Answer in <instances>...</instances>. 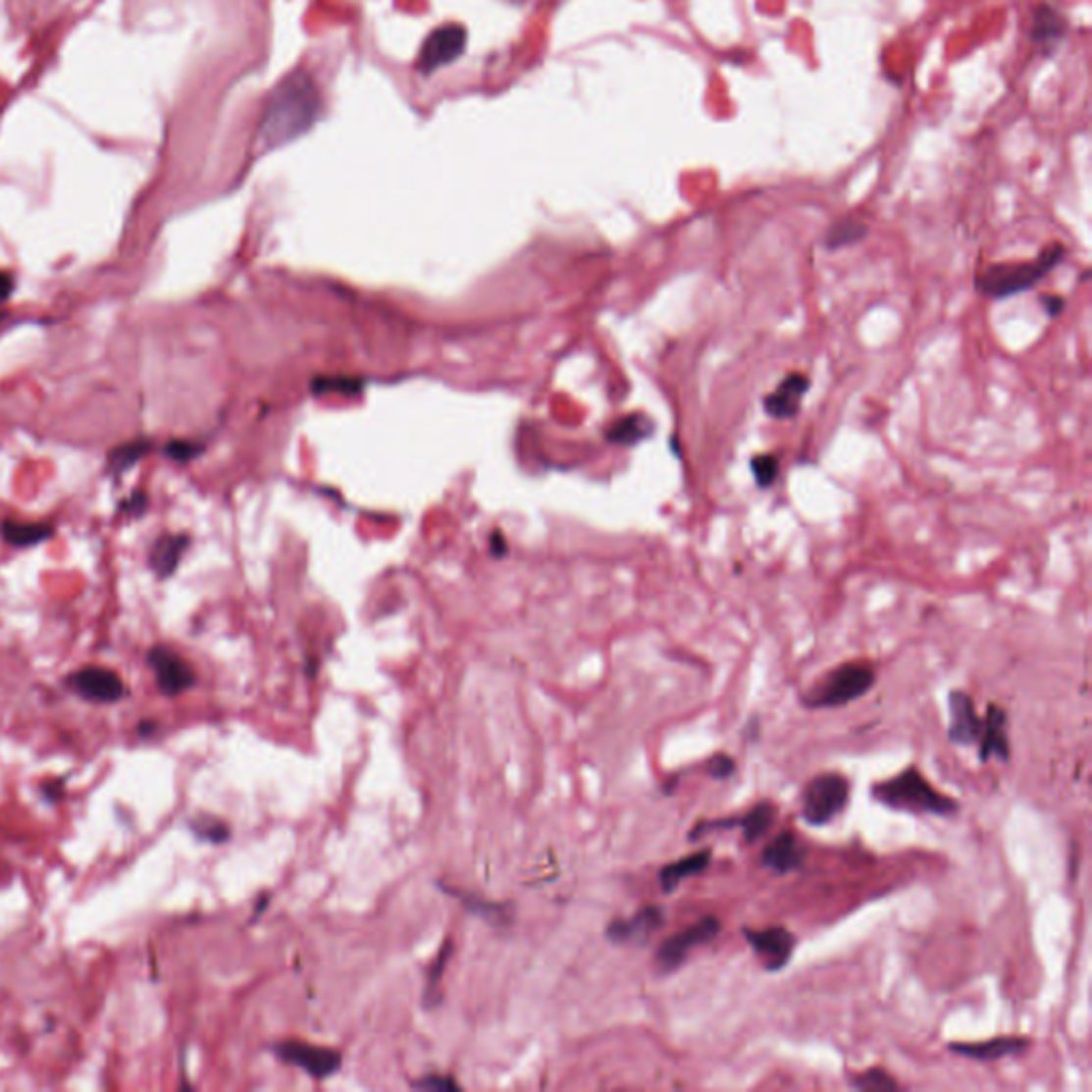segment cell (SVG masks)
Masks as SVG:
<instances>
[{
  "label": "cell",
  "mask_w": 1092,
  "mask_h": 1092,
  "mask_svg": "<svg viewBox=\"0 0 1092 1092\" xmlns=\"http://www.w3.org/2000/svg\"><path fill=\"white\" fill-rule=\"evenodd\" d=\"M448 950H450V943H446L442 952L438 954V964L432 968V973H429V984L425 990V1003L432 1005V997L438 992V984H440V977H442V968L448 962Z\"/></svg>",
  "instance_id": "cell-33"
},
{
  "label": "cell",
  "mask_w": 1092,
  "mask_h": 1092,
  "mask_svg": "<svg viewBox=\"0 0 1092 1092\" xmlns=\"http://www.w3.org/2000/svg\"><path fill=\"white\" fill-rule=\"evenodd\" d=\"M192 830L199 839H205L210 843H225L229 839V826L225 821H220L216 817H199L192 821Z\"/></svg>",
  "instance_id": "cell-27"
},
{
  "label": "cell",
  "mask_w": 1092,
  "mask_h": 1092,
  "mask_svg": "<svg viewBox=\"0 0 1092 1092\" xmlns=\"http://www.w3.org/2000/svg\"><path fill=\"white\" fill-rule=\"evenodd\" d=\"M803 862H805V848L801 845L799 837L790 830L779 832L777 837L766 845L762 858H759V864L772 870L775 875H785V873H792V870H799Z\"/></svg>",
  "instance_id": "cell-16"
},
{
  "label": "cell",
  "mask_w": 1092,
  "mask_h": 1092,
  "mask_svg": "<svg viewBox=\"0 0 1092 1092\" xmlns=\"http://www.w3.org/2000/svg\"><path fill=\"white\" fill-rule=\"evenodd\" d=\"M147 664H150L156 677V687L161 690V694L169 698L188 692L196 683V674L192 666L169 647L163 645L152 647L150 651H147Z\"/></svg>",
  "instance_id": "cell-9"
},
{
  "label": "cell",
  "mask_w": 1092,
  "mask_h": 1092,
  "mask_svg": "<svg viewBox=\"0 0 1092 1092\" xmlns=\"http://www.w3.org/2000/svg\"><path fill=\"white\" fill-rule=\"evenodd\" d=\"M850 781L841 772H821L805 785L801 817L808 826H826L850 803Z\"/></svg>",
  "instance_id": "cell-4"
},
{
  "label": "cell",
  "mask_w": 1092,
  "mask_h": 1092,
  "mask_svg": "<svg viewBox=\"0 0 1092 1092\" xmlns=\"http://www.w3.org/2000/svg\"><path fill=\"white\" fill-rule=\"evenodd\" d=\"M719 932H721V922L715 915H704L701 919H696L692 926L674 932L672 937L659 943V948L655 952L657 971L661 975L674 973L687 962L692 950L708 946L710 941L717 939Z\"/></svg>",
  "instance_id": "cell-5"
},
{
  "label": "cell",
  "mask_w": 1092,
  "mask_h": 1092,
  "mask_svg": "<svg viewBox=\"0 0 1092 1092\" xmlns=\"http://www.w3.org/2000/svg\"><path fill=\"white\" fill-rule=\"evenodd\" d=\"M850 1084L856 1090H864V1092H894V1090H901V1084L894 1079L888 1071L879 1069V1066H870V1069H864L860 1073H854L850 1077Z\"/></svg>",
  "instance_id": "cell-24"
},
{
  "label": "cell",
  "mask_w": 1092,
  "mask_h": 1092,
  "mask_svg": "<svg viewBox=\"0 0 1092 1092\" xmlns=\"http://www.w3.org/2000/svg\"><path fill=\"white\" fill-rule=\"evenodd\" d=\"M0 536H3L5 543L11 546L28 548V546L47 543V540L54 536V525L5 519L0 523Z\"/></svg>",
  "instance_id": "cell-19"
},
{
  "label": "cell",
  "mask_w": 1092,
  "mask_h": 1092,
  "mask_svg": "<svg viewBox=\"0 0 1092 1092\" xmlns=\"http://www.w3.org/2000/svg\"><path fill=\"white\" fill-rule=\"evenodd\" d=\"M743 937L768 973H779L781 968L788 966L796 943H799L794 932L783 926H768L762 930L743 928Z\"/></svg>",
  "instance_id": "cell-7"
},
{
  "label": "cell",
  "mask_w": 1092,
  "mask_h": 1092,
  "mask_svg": "<svg viewBox=\"0 0 1092 1092\" xmlns=\"http://www.w3.org/2000/svg\"><path fill=\"white\" fill-rule=\"evenodd\" d=\"M190 540L186 536H176V534H165L161 536L154 543L152 550H150V568L154 570V574L158 579H167L176 572L178 563L183 555V550H186Z\"/></svg>",
  "instance_id": "cell-18"
},
{
  "label": "cell",
  "mask_w": 1092,
  "mask_h": 1092,
  "mask_svg": "<svg viewBox=\"0 0 1092 1092\" xmlns=\"http://www.w3.org/2000/svg\"><path fill=\"white\" fill-rule=\"evenodd\" d=\"M875 670L860 661H848L839 668L830 670L824 679L817 681L811 690L801 696V702L806 708H839L856 702L873 690Z\"/></svg>",
  "instance_id": "cell-3"
},
{
  "label": "cell",
  "mask_w": 1092,
  "mask_h": 1092,
  "mask_svg": "<svg viewBox=\"0 0 1092 1092\" xmlns=\"http://www.w3.org/2000/svg\"><path fill=\"white\" fill-rule=\"evenodd\" d=\"M1037 28H1035V36L1037 39H1048V36H1059L1061 34V18L1057 14H1052L1048 7H1044L1039 11L1037 16Z\"/></svg>",
  "instance_id": "cell-31"
},
{
  "label": "cell",
  "mask_w": 1092,
  "mask_h": 1092,
  "mask_svg": "<svg viewBox=\"0 0 1092 1092\" xmlns=\"http://www.w3.org/2000/svg\"><path fill=\"white\" fill-rule=\"evenodd\" d=\"M276 1057L292 1066H299L301 1071L308 1073L314 1079H327L336 1075L341 1066V1054L331 1048L310 1046L303 1041H280L274 1046Z\"/></svg>",
  "instance_id": "cell-8"
},
{
  "label": "cell",
  "mask_w": 1092,
  "mask_h": 1092,
  "mask_svg": "<svg viewBox=\"0 0 1092 1092\" xmlns=\"http://www.w3.org/2000/svg\"><path fill=\"white\" fill-rule=\"evenodd\" d=\"M979 759L990 762H1008L1010 759V739H1008V713L999 704H988L986 717L981 719L979 734Z\"/></svg>",
  "instance_id": "cell-15"
},
{
  "label": "cell",
  "mask_w": 1092,
  "mask_h": 1092,
  "mask_svg": "<svg viewBox=\"0 0 1092 1092\" xmlns=\"http://www.w3.org/2000/svg\"><path fill=\"white\" fill-rule=\"evenodd\" d=\"M736 770V762L728 755V754H715L710 755L706 762H704V772L708 777H713L717 781H726L734 775Z\"/></svg>",
  "instance_id": "cell-29"
},
{
  "label": "cell",
  "mask_w": 1092,
  "mask_h": 1092,
  "mask_svg": "<svg viewBox=\"0 0 1092 1092\" xmlns=\"http://www.w3.org/2000/svg\"><path fill=\"white\" fill-rule=\"evenodd\" d=\"M950 730L948 736L954 745L971 747L979 741L981 717L977 715L973 698L962 690H952L948 696Z\"/></svg>",
  "instance_id": "cell-12"
},
{
  "label": "cell",
  "mask_w": 1092,
  "mask_h": 1092,
  "mask_svg": "<svg viewBox=\"0 0 1092 1092\" xmlns=\"http://www.w3.org/2000/svg\"><path fill=\"white\" fill-rule=\"evenodd\" d=\"M14 288H16L14 276L0 269V301H7L11 294H14Z\"/></svg>",
  "instance_id": "cell-35"
},
{
  "label": "cell",
  "mask_w": 1092,
  "mask_h": 1092,
  "mask_svg": "<svg viewBox=\"0 0 1092 1092\" xmlns=\"http://www.w3.org/2000/svg\"><path fill=\"white\" fill-rule=\"evenodd\" d=\"M1039 303L1044 305V310L1048 312L1050 318H1059L1065 312V305H1066L1065 297H1061V294H1041Z\"/></svg>",
  "instance_id": "cell-34"
},
{
  "label": "cell",
  "mask_w": 1092,
  "mask_h": 1092,
  "mask_svg": "<svg viewBox=\"0 0 1092 1092\" xmlns=\"http://www.w3.org/2000/svg\"><path fill=\"white\" fill-rule=\"evenodd\" d=\"M866 235H868V227L864 223H860V220L845 218L828 229L824 245L828 250H841V248H848V245L862 241Z\"/></svg>",
  "instance_id": "cell-22"
},
{
  "label": "cell",
  "mask_w": 1092,
  "mask_h": 1092,
  "mask_svg": "<svg viewBox=\"0 0 1092 1092\" xmlns=\"http://www.w3.org/2000/svg\"><path fill=\"white\" fill-rule=\"evenodd\" d=\"M67 687L88 702L112 704L125 696V681L120 674L103 666H83L67 677Z\"/></svg>",
  "instance_id": "cell-10"
},
{
  "label": "cell",
  "mask_w": 1092,
  "mask_h": 1092,
  "mask_svg": "<svg viewBox=\"0 0 1092 1092\" xmlns=\"http://www.w3.org/2000/svg\"><path fill=\"white\" fill-rule=\"evenodd\" d=\"M152 448H154V442L150 438L129 440V442H125V444H120L112 452H109L105 472L114 474V476L127 474L134 463H139L141 459L150 455Z\"/></svg>",
  "instance_id": "cell-20"
},
{
  "label": "cell",
  "mask_w": 1092,
  "mask_h": 1092,
  "mask_svg": "<svg viewBox=\"0 0 1092 1092\" xmlns=\"http://www.w3.org/2000/svg\"><path fill=\"white\" fill-rule=\"evenodd\" d=\"M412 1088L432 1090V1092H436V1090L450 1092V1090H459V1084L448 1075H425L423 1079H416V1082H412Z\"/></svg>",
  "instance_id": "cell-32"
},
{
  "label": "cell",
  "mask_w": 1092,
  "mask_h": 1092,
  "mask_svg": "<svg viewBox=\"0 0 1092 1092\" xmlns=\"http://www.w3.org/2000/svg\"><path fill=\"white\" fill-rule=\"evenodd\" d=\"M811 389V380L806 374L792 372L785 376L779 387L764 395V410L772 419H794L801 412V401Z\"/></svg>",
  "instance_id": "cell-14"
},
{
  "label": "cell",
  "mask_w": 1092,
  "mask_h": 1092,
  "mask_svg": "<svg viewBox=\"0 0 1092 1092\" xmlns=\"http://www.w3.org/2000/svg\"><path fill=\"white\" fill-rule=\"evenodd\" d=\"M666 913L661 907H643L641 911H636L632 917L615 919L606 928L608 941L617 943V946H628V943H647L655 932L664 926Z\"/></svg>",
  "instance_id": "cell-11"
},
{
  "label": "cell",
  "mask_w": 1092,
  "mask_h": 1092,
  "mask_svg": "<svg viewBox=\"0 0 1092 1092\" xmlns=\"http://www.w3.org/2000/svg\"><path fill=\"white\" fill-rule=\"evenodd\" d=\"M870 799L892 811L913 815L954 817L959 813V803L932 788V783L915 766L905 768L890 779L877 781L870 788Z\"/></svg>",
  "instance_id": "cell-1"
},
{
  "label": "cell",
  "mask_w": 1092,
  "mask_h": 1092,
  "mask_svg": "<svg viewBox=\"0 0 1092 1092\" xmlns=\"http://www.w3.org/2000/svg\"><path fill=\"white\" fill-rule=\"evenodd\" d=\"M1065 259V245L1052 243L1033 261L1024 263H995L975 276L973 285L979 294L988 299H1008L1014 294L1035 288L1041 280L1054 272Z\"/></svg>",
  "instance_id": "cell-2"
},
{
  "label": "cell",
  "mask_w": 1092,
  "mask_h": 1092,
  "mask_svg": "<svg viewBox=\"0 0 1092 1092\" xmlns=\"http://www.w3.org/2000/svg\"><path fill=\"white\" fill-rule=\"evenodd\" d=\"M775 817H777V808L770 801H762L759 805H755L750 811L743 813V815H734V817H721V819H704V821H698V824L692 828L690 832V841H698L706 837L708 832H715V830H730V828H741L743 830V837L747 843H757L762 837H766L768 830L775 824Z\"/></svg>",
  "instance_id": "cell-6"
},
{
  "label": "cell",
  "mask_w": 1092,
  "mask_h": 1092,
  "mask_svg": "<svg viewBox=\"0 0 1092 1092\" xmlns=\"http://www.w3.org/2000/svg\"><path fill=\"white\" fill-rule=\"evenodd\" d=\"M163 450H165L167 457L176 459V461H190L196 455H201L203 446L196 444V442H190V440H171V442H167Z\"/></svg>",
  "instance_id": "cell-30"
},
{
  "label": "cell",
  "mask_w": 1092,
  "mask_h": 1092,
  "mask_svg": "<svg viewBox=\"0 0 1092 1092\" xmlns=\"http://www.w3.org/2000/svg\"><path fill=\"white\" fill-rule=\"evenodd\" d=\"M446 892L450 894V897L459 899V901L463 903L465 910H470V911L476 913V915H483V917H489V919H497V922H508V915H506L508 907H506V905L489 903V901H483V899H476L474 894H465V892L452 890V888H450V890L446 888Z\"/></svg>",
  "instance_id": "cell-25"
},
{
  "label": "cell",
  "mask_w": 1092,
  "mask_h": 1092,
  "mask_svg": "<svg viewBox=\"0 0 1092 1092\" xmlns=\"http://www.w3.org/2000/svg\"><path fill=\"white\" fill-rule=\"evenodd\" d=\"M1030 1048V1039L1020 1035H1001L986 1041H966V1044H950V1052L977 1063H992L1008 1057H1020Z\"/></svg>",
  "instance_id": "cell-13"
},
{
  "label": "cell",
  "mask_w": 1092,
  "mask_h": 1092,
  "mask_svg": "<svg viewBox=\"0 0 1092 1092\" xmlns=\"http://www.w3.org/2000/svg\"><path fill=\"white\" fill-rule=\"evenodd\" d=\"M752 465V472L754 478L759 489H770L775 485L777 476H779V457L777 455H770V452H762V455H755L750 461Z\"/></svg>",
  "instance_id": "cell-26"
},
{
  "label": "cell",
  "mask_w": 1092,
  "mask_h": 1092,
  "mask_svg": "<svg viewBox=\"0 0 1092 1092\" xmlns=\"http://www.w3.org/2000/svg\"><path fill=\"white\" fill-rule=\"evenodd\" d=\"M710 858H713V856H710V850H701V852H696L692 856L681 858V860H677V862L666 864L664 868L659 870L661 890H664L666 894H672L685 879L704 873V870L710 864Z\"/></svg>",
  "instance_id": "cell-17"
},
{
  "label": "cell",
  "mask_w": 1092,
  "mask_h": 1092,
  "mask_svg": "<svg viewBox=\"0 0 1092 1092\" xmlns=\"http://www.w3.org/2000/svg\"><path fill=\"white\" fill-rule=\"evenodd\" d=\"M147 506H150V497H147L145 491H132L129 497L120 501L118 514L125 519H139Z\"/></svg>",
  "instance_id": "cell-28"
},
{
  "label": "cell",
  "mask_w": 1092,
  "mask_h": 1092,
  "mask_svg": "<svg viewBox=\"0 0 1092 1092\" xmlns=\"http://www.w3.org/2000/svg\"><path fill=\"white\" fill-rule=\"evenodd\" d=\"M461 43H463L461 32H452V28L446 30V32L434 34V39L429 41V45L425 47V54H423L425 67L429 69V67H434L438 63H444V60H450L452 54H455L457 49L461 47Z\"/></svg>",
  "instance_id": "cell-23"
},
{
  "label": "cell",
  "mask_w": 1092,
  "mask_h": 1092,
  "mask_svg": "<svg viewBox=\"0 0 1092 1092\" xmlns=\"http://www.w3.org/2000/svg\"><path fill=\"white\" fill-rule=\"evenodd\" d=\"M651 434H653V423L649 421L647 416L632 414V416H625V419H619L617 423H612L606 432V438L610 442H615V444L632 446L638 444L641 440L651 438Z\"/></svg>",
  "instance_id": "cell-21"
}]
</instances>
